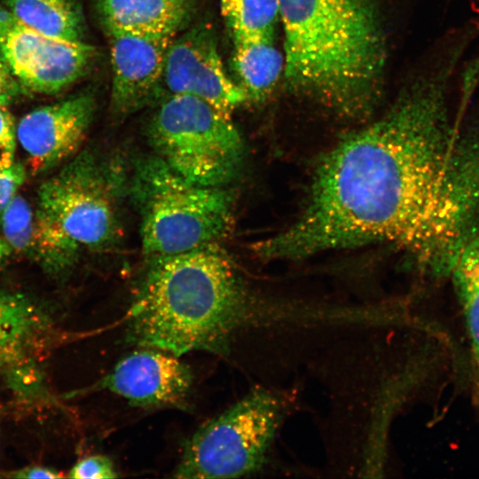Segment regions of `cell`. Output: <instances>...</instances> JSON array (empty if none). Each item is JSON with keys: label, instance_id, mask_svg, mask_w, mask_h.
Wrapping results in <instances>:
<instances>
[{"label": "cell", "instance_id": "cell-6", "mask_svg": "<svg viewBox=\"0 0 479 479\" xmlns=\"http://www.w3.org/2000/svg\"><path fill=\"white\" fill-rule=\"evenodd\" d=\"M291 395L255 388L200 426L186 442L174 477L238 478L259 471L292 408Z\"/></svg>", "mask_w": 479, "mask_h": 479}, {"label": "cell", "instance_id": "cell-8", "mask_svg": "<svg viewBox=\"0 0 479 479\" xmlns=\"http://www.w3.org/2000/svg\"><path fill=\"white\" fill-rule=\"evenodd\" d=\"M0 51L14 77L30 91L56 93L76 81L92 60L94 48L42 35L0 6Z\"/></svg>", "mask_w": 479, "mask_h": 479}, {"label": "cell", "instance_id": "cell-9", "mask_svg": "<svg viewBox=\"0 0 479 479\" xmlns=\"http://www.w3.org/2000/svg\"><path fill=\"white\" fill-rule=\"evenodd\" d=\"M161 82L169 95L201 98L230 116L248 101L243 89L226 75L214 33L206 26L194 27L171 42Z\"/></svg>", "mask_w": 479, "mask_h": 479}, {"label": "cell", "instance_id": "cell-15", "mask_svg": "<svg viewBox=\"0 0 479 479\" xmlns=\"http://www.w3.org/2000/svg\"><path fill=\"white\" fill-rule=\"evenodd\" d=\"M4 7L22 24L42 35L82 41L83 20L75 0H4Z\"/></svg>", "mask_w": 479, "mask_h": 479}, {"label": "cell", "instance_id": "cell-10", "mask_svg": "<svg viewBox=\"0 0 479 479\" xmlns=\"http://www.w3.org/2000/svg\"><path fill=\"white\" fill-rule=\"evenodd\" d=\"M192 376L178 356L142 348L122 357L95 387L140 407H179L190 392Z\"/></svg>", "mask_w": 479, "mask_h": 479}, {"label": "cell", "instance_id": "cell-12", "mask_svg": "<svg viewBox=\"0 0 479 479\" xmlns=\"http://www.w3.org/2000/svg\"><path fill=\"white\" fill-rule=\"evenodd\" d=\"M112 65L111 103L127 114L143 106L161 82L167 51L174 35L107 29Z\"/></svg>", "mask_w": 479, "mask_h": 479}, {"label": "cell", "instance_id": "cell-3", "mask_svg": "<svg viewBox=\"0 0 479 479\" xmlns=\"http://www.w3.org/2000/svg\"><path fill=\"white\" fill-rule=\"evenodd\" d=\"M279 20L288 88L342 115L370 111L387 59L374 0H280Z\"/></svg>", "mask_w": 479, "mask_h": 479}, {"label": "cell", "instance_id": "cell-1", "mask_svg": "<svg viewBox=\"0 0 479 479\" xmlns=\"http://www.w3.org/2000/svg\"><path fill=\"white\" fill-rule=\"evenodd\" d=\"M462 59L443 51L383 117L329 152L300 217L257 251L294 259L392 241L450 277L479 232V114L458 121L449 103Z\"/></svg>", "mask_w": 479, "mask_h": 479}, {"label": "cell", "instance_id": "cell-20", "mask_svg": "<svg viewBox=\"0 0 479 479\" xmlns=\"http://www.w3.org/2000/svg\"><path fill=\"white\" fill-rule=\"evenodd\" d=\"M118 476L114 462L103 455H92L80 459L67 475L76 479H112Z\"/></svg>", "mask_w": 479, "mask_h": 479}, {"label": "cell", "instance_id": "cell-22", "mask_svg": "<svg viewBox=\"0 0 479 479\" xmlns=\"http://www.w3.org/2000/svg\"><path fill=\"white\" fill-rule=\"evenodd\" d=\"M26 174V169L20 162L14 161L11 166L0 169V220L4 209L24 183Z\"/></svg>", "mask_w": 479, "mask_h": 479}, {"label": "cell", "instance_id": "cell-11", "mask_svg": "<svg viewBox=\"0 0 479 479\" xmlns=\"http://www.w3.org/2000/svg\"><path fill=\"white\" fill-rule=\"evenodd\" d=\"M94 111L90 95L36 108L16 126V137L32 173L46 171L73 156L82 145Z\"/></svg>", "mask_w": 479, "mask_h": 479}, {"label": "cell", "instance_id": "cell-19", "mask_svg": "<svg viewBox=\"0 0 479 479\" xmlns=\"http://www.w3.org/2000/svg\"><path fill=\"white\" fill-rule=\"evenodd\" d=\"M0 224L5 241L17 252L34 251L35 220L28 202L16 194L4 209Z\"/></svg>", "mask_w": 479, "mask_h": 479}, {"label": "cell", "instance_id": "cell-7", "mask_svg": "<svg viewBox=\"0 0 479 479\" xmlns=\"http://www.w3.org/2000/svg\"><path fill=\"white\" fill-rule=\"evenodd\" d=\"M147 137L154 155L186 180L203 186H227L244 159L240 133L208 102L169 95L153 115Z\"/></svg>", "mask_w": 479, "mask_h": 479}, {"label": "cell", "instance_id": "cell-18", "mask_svg": "<svg viewBox=\"0 0 479 479\" xmlns=\"http://www.w3.org/2000/svg\"><path fill=\"white\" fill-rule=\"evenodd\" d=\"M280 0H220L233 39H273Z\"/></svg>", "mask_w": 479, "mask_h": 479}, {"label": "cell", "instance_id": "cell-24", "mask_svg": "<svg viewBox=\"0 0 479 479\" xmlns=\"http://www.w3.org/2000/svg\"><path fill=\"white\" fill-rule=\"evenodd\" d=\"M1 477L8 478H60L63 475L59 474L57 470L46 467L43 466H27L22 468L15 469L12 471H8L4 475H0Z\"/></svg>", "mask_w": 479, "mask_h": 479}, {"label": "cell", "instance_id": "cell-16", "mask_svg": "<svg viewBox=\"0 0 479 479\" xmlns=\"http://www.w3.org/2000/svg\"><path fill=\"white\" fill-rule=\"evenodd\" d=\"M450 277L462 307L468 334L472 393L479 409V232L460 253Z\"/></svg>", "mask_w": 479, "mask_h": 479}, {"label": "cell", "instance_id": "cell-14", "mask_svg": "<svg viewBox=\"0 0 479 479\" xmlns=\"http://www.w3.org/2000/svg\"><path fill=\"white\" fill-rule=\"evenodd\" d=\"M234 71L248 100H262L284 70V57L273 39H233Z\"/></svg>", "mask_w": 479, "mask_h": 479}, {"label": "cell", "instance_id": "cell-13", "mask_svg": "<svg viewBox=\"0 0 479 479\" xmlns=\"http://www.w3.org/2000/svg\"><path fill=\"white\" fill-rule=\"evenodd\" d=\"M106 29L174 35L190 17V0H96Z\"/></svg>", "mask_w": 479, "mask_h": 479}, {"label": "cell", "instance_id": "cell-21", "mask_svg": "<svg viewBox=\"0 0 479 479\" xmlns=\"http://www.w3.org/2000/svg\"><path fill=\"white\" fill-rule=\"evenodd\" d=\"M16 137L12 115L5 106L0 105V169L14 162Z\"/></svg>", "mask_w": 479, "mask_h": 479}, {"label": "cell", "instance_id": "cell-23", "mask_svg": "<svg viewBox=\"0 0 479 479\" xmlns=\"http://www.w3.org/2000/svg\"><path fill=\"white\" fill-rule=\"evenodd\" d=\"M22 93H25L24 88L14 77L0 51V105L7 106Z\"/></svg>", "mask_w": 479, "mask_h": 479}, {"label": "cell", "instance_id": "cell-4", "mask_svg": "<svg viewBox=\"0 0 479 479\" xmlns=\"http://www.w3.org/2000/svg\"><path fill=\"white\" fill-rule=\"evenodd\" d=\"M121 173L82 152L37 190L34 252L49 269L71 264L82 249L113 243L120 231Z\"/></svg>", "mask_w": 479, "mask_h": 479}, {"label": "cell", "instance_id": "cell-2", "mask_svg": "<svg viewBox=\"0 0 479 479\" xmlns=\"http://www.w3.org/2000/svg\"><path fill=\"white\" fill-rule=\"evenodd\" d=\"M300 307L265 306L247 291L217 243L151 256L127 314L128 339L181 357L221 354L238 330L257 323H298Z\"/></svg>", "mask_w": 479, "mask_h": 479}, {"label": "cell", "instance_id": "cell-26", "mask_svg": "<svg viewBox=\"0 0 479 479\" xmlns=\"http://www.w3.org/2000/svg\"><path fill=\"white\" fill-rule=\"evenodd\" d=\"M12 250L5 240L0 238V263L10 255Z\"/></svg>", "mask_w": 479, "mask_h": 479}, {"label": "cell", "instance_id": "cell-5", "mask_svg": "<svg viewBox=\"0 0 479 479\" xmlns=\"http://www.w3.org/2000/svg\"><path fill=\"white\" fill-rule=\"evenodd\" d=\"M128 188L149 257L217 243L233 224L234 194L227 186L193 184L154 154L136 161Z\"/></svg>", "mask_w": 479, "mask_h": 479}, {"label": "cell", "instance_id": "cell-17", "mask_svg": "<svg viewBox=\"0 0 479 479\" xmlns=\"http://www.w3.org/2000/svg\"><path fill=\"white\" fill-rule=\"evenodd\" d=\"M47 323L44 313L27 297L0 288V351L20 357Z\"/></svg>", "mask_w": 479, "mask_h": 479}, {"label": "cell", "instance_id": "cell-25", "mask_svg": "<svg viewBox=\"0 0 479 479\" xmlns=\"http://www.w3.org/2000/svg\"><path fill=\"white\" fill-rule=\"evenodd\" d=\"M20 358V357L0 351V370Z\"/></svg>", "mask_w": 479, "mask_h": 479}]
</instances>
